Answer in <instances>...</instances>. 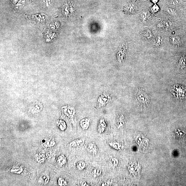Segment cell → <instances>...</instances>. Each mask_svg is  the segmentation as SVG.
Here are the masks:
<instances>
[{
    "mask_svg": "<svg viewBox=\"0 0 186 186\" xmlns=\"http://www.w3.org/2000/svg\"><path fill=\"white\" fill-rule=\"evenodd\" d=\"M184 87L179 85H175L173 86L171 89V92L174 96L177 98H183L185 97V89Z\"/></svg>",
    "mask_w": 186,
    "mask_h": 186,
    "instance_id": "6da1fadb",
    "label": "cell"
},
{
    "mask_svg": "<svg viewBox=\"0 0 186 186\" xmlns=\"http://www.w3.org/2000/svg\"><path fill=\"white\" fill-rule=\"evenodd\" d=\"M137 100L142 105H148L149 104L150 100L146 93L142 90L138 91L137 94Z\"/></svg>",
    "mask_w": 186,
    "mask_h": 186,
    "instance_id": "7a4b0ae2",
    "label": "cell"
},
{
    "mask_svg": "<svg viewBox=\"0 0 186 186\" xmlns=\"http://www.w3.org/2000/svg\"><path fill=\"white\" fill-rule=\"evenodd\" d=\"M111 99V97L108 93H102L98 99V102L99 106L100 107H104L108 104L110 101Z\"/></svg>",
    "mask_w": 186,
    "mask_h": 186,
    "instance_id": "3957f363",
    "label": "cell"
},
{
    "mask_svg": "<svg viewBox=\"0 0 186 186\" xmlns=\"http://www.w3.org/2000/svg\"><path fill=\"white\" fill-rule=\"evenodd\" d=\"M126 45H123L119 50L117 54V58L119 63H121L123 60L126 55L127 50Z\"/></svg>",
    "mask_w": 186,
    "mask_h": 186,
    "instance_id": "277c9868",
    "label": "cell"
},
{
    "mask_svg": "<svg viewBox=\"0 0 186 186\" xmlns=\"http://www.w3.org/2000/svg\"><path fill=\"white\" fill-rule=\"evenodd\" d=\"M32 18L38 22L43 23L46 20L47 17L44 14L39 13L32 15Z\"/></svg>",
    "mask_w": 186,
    "mask_h": 186,
    "instance_id": "5b68a950",
    "label": "cell"
},
{
    "mask_svg": "<svg viewBox=\"0 0 186 186\" xmlns=\"http://www.w3.org/2000/svg\"><path fill=\"white\" fill-rule=\"evenodd\" d=\"M107 123L103 118L100 119L98 126V131L99 133L102 134L104 132L107 127Z\"/></svg>",
    "mask_w": 186,
    "mask_h": 186,
    "instance_id": "8992f818",
    "label": "cell"
},
{
    "mask_svg": "<svg viewBox=\"0 0 186 186\" xmlns=\"http://www.w3.org/2000/svg\"><path fill=\"white\" fill-rule=\"evenodd\" d=\"M87 150L93 155L97 154L98 152L97 146L94 143H90L88 144L87 147Z\"/></svg>",
    "mask_w": 186,
    "mask_h": 186,
    "instance_id": "52a82bcc",
    "label": "cell"
},
{
    "mask_svg": "<svg viewBox=\"0 0 186 186\" xmlns=\"http://www.w3.org/2000/svg\"><path fill=\"white\" fill-rule=\"evenodd\" d=\"M25 0H11V4L16 9H20L25 5Z\"/></svg>",
    "mask_w": 186,
    "mask_h": 186,
    "instance_id": "ba28073f",
    "label": "cell"
},
{
    "mask_svg": "<svg viewBox=\"0 0 186 186\" xmlns=\"http://www.w3.org/2000/svg\"><path fill=\"white\" fill-rule=\"evenodd\" d=\"M171 43L173 45L176 46H179L181 44V38L177 36H173L170 38Z\"/></svg>",
    "mask_w": 186,
    "mask_h": 186,
    "instance_id": "9c48e42d",
    "label": "cell"
},
{
    "mask_svg": "<svg viewBox=\"0 0 186 186\" xmlns=\"http://www.w3.org/2000/svg\"><path fill=\"white\" fill-rule=\"evenodd\" d=\"M141 35L143 38L146 40H149L152 38L153 34L151 30L149 29H146L143 30Z\"/></svg>",
    "mask_w": 186,
    "mask_h": 186,
    "instance_id": "30bf717a",
    "label": "cell"
},
{
    "mask_svg": "<svg viewBox=\"0 0 186 186\" xmlns=\"http://www.w3.org/2000/svg\"><path fill=\"white\" fill-rule=\"evenodd\" d=\"M90 122V119L88 118H85L82 119L80 122V126L83 129L86 130L89 127Z\"/></svg>",
    "mask_w": 186,
    "mask_h": 186,
    "instance_id": "8fae6325",
    "label": "cell"
},
{
    "mask_svg": "<svg viewBox=\"0 0 186 186\" xmlns=\"http://www.w3.org/2000/svg\"><path fill=\"white\" fill-rule=\"evenodd\" d=\"M55 34L51 31H48L46 32L45 35V38L46 42H49L54 39Z\"/></svg>",
    "mask_w": 186,
    "mask_h": 186,
    "instance_id": "7c38bea8",
    "label": "cell"
},
{
    "mask_svg": "<svg viewBox=\"0 0 186 186\" xmlns=\"http://www.w3.org/2000/svg\"><path fill=\"white\" fill-rule=\"evenodd\" d=\"M141 18L143 22H148L152 19L150 15L147 11H144L142 12L141 15Z\"/></svg>",
    "mask_w": 186,
    "mask_h": 186,
    "instance_id": "4fadbf2b",
    "label": "cell"
},
{
    "mask_svg": "<svg viewBox=\"0 0 186 186\" xmlns=\"http://www.w3.org/2000/svg\"><path fill=\"white\" fill-rule=\"evenodd\" d=\"M163 42V40L162 37L160 35H158L156 37L154 44L156 47H159L162 44Z\"/></svg>",
    "mask_w": 186,
    "mask_h": 186,
    "instance_id": "5bb4252c",
    "label": "cell"
},
{
    "mask_svg": "<svg viewBox=\"0 0 186 186\" xmlns=\"http://www.w3.org/2000/svg\"><path fill=\"white\" fill-rule=\"evenodd\" d=\"M58 163L61 167L64 166L66 163V159L63 155L60 156L58 158L57 161Z\"/></svg>",
    "mask_w": 186,
    "mask_h": 186,
    "instance_id": "9a60e30c",
    "label": "cell"
},
{
    "mask_svg": "<svg viewBox=\"0 0 186 186\" xmlns=\"http://www.w3.org/2000/svg\"><path fill=\"white\" fill-rule=\"evenodd\" d=\"M83 143V140L81 139H77L70 143V146L71 147H76L82 145Z\"/></svg>",
    "mask_w": 186,
    "mask_h": 186,
    "instance_id": "2e32d148",
    "label": "cell"
},
{
    "mask_svg": "<svg viewBox=\"0 0 186 186\" xmlns=\"http://www.w3.org/2000/svg\"><path fill=\"white\" fill-rule=\"evenodd\" d=\"M70 6L68 5V4L64 5V6L63 8V13L64 16H67L69 15V14L70 11Z\"/></svg>",
    "mask_w": 186,
    "mask_h": 186,
    "instance_id": "e0dca14e",
    "label": "cell"
},
{
    "mask_svg": "<svg viewBox=\"0 0 186 186\" xmlns=\"http://www.w3.org/2000/svg\"><path fill=\"white\" fill-rule=\"evenodd\" d=\"M86 165L85 162L83 161H80L77 163V168L79 170H82L85 169Z\"/></svg>",
    "mask_w": 186,
    "mask_h": 186,
    "instance_id": "ac0fdd59",
    "label": "cell"
},
{
    "mask_svg": "<svg viewBox=\"0 0 186 186\" xmlns=\"http://www.w3.org/2000/svg\"><path fill=\"white\" fill-rule=\"evenodd\" d=\"M165 11L171 16H175L177 15V10L174 8L170 7L167 8L165 9Z\"/></svg>",
    "mask_w": 186,
    "mask_h": 186,
    "instance_id": "d6986e66",
    "label": "cell"
},
{
    "mask_svg": "<svg viewBox=\"0 0 186 186\" xmlns=\"http://www.w3.org/2000/svg\"><path fill=\"white\" fill-rule=\"evenodd\" d=\"M178 65L181 68H184L186 66V59L184 57H182L180 59Z\"/></svg>",
    "mask_w": 186,
    "mask_h": 186,
    "instance_id": "ffe728a7",
    "label": "cell"
},
{
    "mask_svg": "<svg viewBox=\"0 0 186 186\" xmlns=\"http://www.w3.org/2000/svg\"><path fill=\"white\" fill-rule=\"evenodd\" d=\"M102 171L100 169L95 168L92 170L91 174L94 177H97L101 174Z\"/></svg>",
    "mask_w": 186,
    "mask_h": 186,
    "instance_id": "44dd1931",
    "label": "cell"
},
{
    "mask_svg": "<svg viewBox=\"0 0 186 186\" xmlns=\"http://www.w3.org/2000/svg\"><path fill=\"white\" fill-rule=\"evenodd\" d=\"M160 8L156 4H154L150 8V11L152 13L155 14L160 11Z\"/></svg>",
    "mask_w": 186,
    "mask_h": 186,
    "instance_id": "7402d4cb",
    "label": "cell"
},
{
    "mask_svg": "<svg viewBox=\"0 0 186 186\" xmlns=\"http://www.w3.org/2000/svg\"><path fill=\"white\" fill-rule=\"evenodd\" d=\"M109 145L111 148L114 149L118 150L121 148V145H120L119 143L116 142H110L109 143Z\"/></svg>",
    "mask_w": 186,
    "mask_h": 186,
    "instance_id": "603a6c76",
    "label": "cell"
},
{
    "mask_svg": "<svg viewBox=\"0 0 186 186\" xmlns=\"http://www.w3.org/2000/svg\"><path fill=\"white\" fill-rule=\"evenodd\" d=\"M163 23L164 26L165 28H168L170 27H171L172 25V23L170 20H163Z\"/></svg>",
    "mask_w": 186,
    "mask_h": 186,
    "instance_id": "cb8c5ba5",
    "label": "cell"
},
{
    "mask_svg": "<svg viewBox=\"0 0 186 186\" xmlns=\"http://www.w3.org/2000/svg\"><path fill=\"white\" fill-rule=\"evenodd\" d=\"M110 163L114 167H117L118 164V160L115 158H112L110 160Z\"/></svg>",
    "mask_w": 186,
    "mask_h": 186,
    "instance_id": "d4e9b609",
    "label": "cell"
},
{
    "mask_svg": "<svg viewBox=\"0 0 186 186\" xmlns=\"http://www.w3.org/2000/svg\"><path fill=\"white\" fill-rule=\"evenodd\" d=\"M58 184L59 186H65L67 185V183L64 179L60 177L58 180Z\"/></svg>",
    "mask_w": 186,
    "mask_h": 186,
    "instance_id": "484cf974",
    "label": "cell"
},
{
    "mask_svg": "<svg viewBox=\"0 0 186 186\" xmlns=\"http://www.w3.org/2000/svg\"><path fill=\"white\" fill-rule=\"evenodd\" d=\"M180 2V0H170V4L173 6H176L179 4Z\"/></svg>",
    "mask_w": 186,
    "mask_h": 186,
    "instance_id": "4316f807",
    "label": "cell"
},
{
    "mask_svg": "<svg viewBox=\"0 0 186 186\" xmlns=\"http://www.w3.org/2000/svg\"><path fill=\"white\" fill-rule=\"evenodd\" d=\"M60 129L61 130H64L66 127V123L64 122L63 121H61L60 122V125L59 126Z\"/></svg>",
    "mask_w": 186,
    "mask_h": 186,
    "instance_id": "83f0119b",
    "label": "cell"
},
{
    "mask_svg": "<svg viewBox=\"0 0 186 186\" xmlns=\"http://www.w3.org/2000/svg\"><path fill=\"white\" fill-rule=\"evenodd\" d=\"M54 0H44V3L45 5L47 7L51 5V4L53 3Z\"/></svg>",
    "mask_w": 186,
    "mask_h": 186,
    "instance_id": "f1b7e54d",
    "label": "cell"
},
{
    "mask_svg": "<svg viewBox=\"0 0 186 186\" xmlns=\"http://www.w3.org/2000/svg\"><path fill=\"white\" fill-rule=\"evenodd\" d=\"M157 27L158 28L160 29H165L163 23V20L160 21L157 24Z\"/></svg>",
    "mask_w": 186,
    "mask_h": 186,
    "instance_id": "f546056e",
    "label": "cell"
},
{
    "mask_svg": "<svg viewBox=\"0 0 186 186\" xmlns=\"http://www.w3.org/2000/svg\"><path fill=\"white\" fill-rule=\"evenodd\" d=\"M80 183H81V186H87V185H86L87 183H86V182H85V181H82L80 182Z\"/></svg>",
    "mask_w": 186,
    "mask_h": 186,
    "instance_id": "4dcf8cb0",
    "label": "cell"
},
{
    "mask_svg": "<svg viewBox=\"0 0 186 186\" xmlns=\"http://www.w3.org/2000/svg\"><path fill=\"white\" fill-rule=\"evenodd\" d=\"M150 0L154 4H156L159 2V0Z\"/></svg>",
    "mask_w": 186,
    "mask_h": 186,
    "instance_id": "1f68e13d",
    "label": "cell"
}]
</instances>
